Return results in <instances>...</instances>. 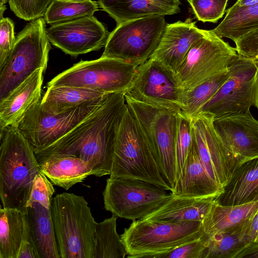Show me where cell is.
I'll use <instances>...</instances> for the list:
<instances>
[{"label":"cell","mask_w":258,"mask_h":258,"mask_svg":"<svg viewBox=\"0 0 258 258\" xmlns=\"http://www.w3.org/2000/svg\"><path fill=\"white\" fill-rule=\"evenodd\" d=\"M126 108L123 93L104 95L96 107L71 131L35 152L37 162L53 155L72 156L87 163L92 175H110L116 137Z\"/></svg>","instance_id":"1"},{"label":"cell","mask_w":258,"mask_h":258,"mask_svg":"<svg viewBox=\"0 0 258 258\" xmlns=\"http://www.w3.org/2000/svg\"><path fill=\"white\" fill-rule=\"evenodd\" d=\"M67 2H86L89 0H59Z\"/></svg>","instance_id":"46"},{"label":"cell","mask_w":258,"mask_h":258,"mask_svg":"<svg viewBox=\"0 0 258 258\" xmlns=\"http://www.w3.org/2000/svg\"><path fill=\"white\" fill-rule=\"evenodd\" d=\"M54 0H8L12 11L18 18L31 21L43 17Z\"/></svg>","instance_id":"36"},{"label":"cell","mask_w":258,"mask_h":258,"mask_svg":"<svg viewBox=\"0 0 258 258\" xmlns=\"http://www.w3.org/2000/svg\"><path fill=\"white\" fill-rule=\"evenodd\" d=\"M204 234L202 222L136 220L120 235L128 258H154Z\"/></svg>","instance_id":"6"},{"label":"cell","mask_w":258,"mask_h":258,"mask_svg":"<svg viewBox=\"0 0 258 258\" xmlns=\"http://www.w3.org/2000/svg\"><path fill=\"white\" fill-rule=\"evenodd\" d=\"M25 218L40 258H61L50 209L38 202L27 206Z\"/></svg>","instance_id":"25"},{"label":"cell","mask_w":258,"mask_h":258,"mask_svg":"<svg viewBox=\"0 0 258 258\" xmlns=\"http://www.w3.org/2000/svg\"><path fill=\"white\" fill-rule=\"evenodd\" d=\"M229 75L228 68L219 74L191 90L183 92V102L187 116L191 118L195 116L225 82Z\"/></svg>","instance_id":"33"},{"label":"cell","mask_w":258,"mask_h":258,"mask_svg":"<svg viewBox=\"0 0 258 258\" xmlns=\"http://www.w3.org/2000/svg\"><path fill=\"white\" fill-rule=\"evenodd\" d=\"M124 95L138 102L185 114L183 91L175 76L150 59L138 66Z\"/></svg>","instance_id":"14"},{"label":"cell","mask_w":258,"mask_h":258,"mask_svg":"<svg viewBox=\"0 0 258 258\" xmlns=\"http://www.w3.org/2000/svg\"><path fill=\"white\" fill-rule=\"evenodd\" d=\"M105 95L85 88L59 86L47 88L41 100V105L45 111L59 113L81 104L98 99Z\"/></svg>","instance_id":"28"},{"label":"cell","mask_w":258,"mask_h":258,"mask_svg":"<svg viewBox=\"0 0 258 258\" xmlns=\"http://www.w3.org/2000/svg\"><path fill=\"white\" fill-rule=\"evenodd\" d=\"M190 18L185 21L167 24L160 42L150 56V59L159 63L175 75L192 43L204 35Z\"/></svg>","instance_id":"18"},{"label":"cell","mask_w":258,"mask_h":258,"mask_svg":"<svg viewBox=\"0 0 258 258\" xmlns=\"http://www.w3.org/2000/svg\"><path fill=\"white\" fill-rule=\"evenodd\" d=\"M235 43L238 54L258 64V28L243 35Z\"/></svg>","instance_id":"39"},{"label":"cell","mask_w":258,"mask_h":258,"mask_svg":"<svg viewBox=\"0 0 258 258\" xmlns=\"http://www.w3.org/2000/svg\"><path fill=\"white\" fill-rule=\"evenodd\" d=\"M99 6L116 23L180 12L179 0H98Z\"/></svg>","instance_id":"21"},{"label":"cell","mask_w":258,"mask_h":258,"mask_svg":"<svg viewBox=\"0 0 258 258\" xmlns=\"http://www.w3.org/2000/svg\"><path fill=\"white\" fill-rule=\"evenodd\" d=\"M228 70V79L198 113L215 119L246 112L252 106L258 108V64L237 54Z\"/></svg>","instance_id":"7"},{"label":"cell","mask_w":258,"mask_h":258,"mask_svg":"<svg viewBox=\"0 0 258 258\" xmlns=\"http://www.w3.org/2000/svg\"><path fill=\"white\" fill-rule=\"evenodd\" d=\"M258 258V245H250L237 256L236 258Z\"/></svg>","instance_id":"43"},{"label":"cell","mask_w":258,"mask_h":258,"mask_svg":"<svg viewBox=\"0 0 258 258\" xmlns=\"http://www.w3.org/2000/svg\"><path fill=\"white\" fill-rule=\"evenodd\" d=\"M166 25L163 16L123 22L110 33L101 57L142 64L156 48Z\"/></svg>","instance_id":"10"},{"label":"cell","mask_w":258,"mask_h":258,"mask_svg":"<svg viewBox=\"0 0 258 258\" xmlns=\"http://www.w3.org/2000/svg\"><path fill=\"white\" fill-rule=\"evenodd\" d=\"M258 201V157L245 161L235 168L216 202L236 206Z\"/></svg>","instance_id":"22"},{"label":"cell","mask_w":258,"mask_h":258,"mask_svg":"<svg viewBox=\"0 0 258 258\" xmlns=\"http://www.w3.org/2000/svg\"><path fill=\"white\" fill-rule=\"evenodd\" d=\"M247 236L250 245H258V209L248 220Z\"/></svg>","instance_id":"42"},{"label":"cell","mask_w":258,"mask_h":258,"mask_svg":"<svg viewBox=\"0 0 258 258\" xmlns=\"http://www.w3.org/2000/svg\"><path fill=\"white\" fill-rule=\"evenodd\" d=\"M0 199L3 208L25 214L35 177L41 171L35 152L17 127L0 134Z\"/></svg>","instance_id":"2"},{"label":"cell","mask_w":258,"mask_h":258,"mask_svg":"<svg viewBox=\"0 0 258 258\" xmlns=\"http://www.w3.org/2000/svg\"><path fill=\"white\" fill-rule=\"evenodd\" d=\"M117 217L114 215L97 223L95 238L94 258H124L127 255L125 247L116 231Z\"/></svg>","instance_id":"31"},{"label":"cell","mask_w":258,"mask_h":258,"mask_svg":"<svg viewBox=\"0 0 258 258\" xmlns=\"http://www.w3.org/2000/svg\"><path fill=\"white\" fill-rule=\"evenodd\" d=\"M14 28V24L9 18L0 19V66L5 61L15 42Z\"/></svg>","instance_id":"40"},{"label":"cell","mask_w":258,"mask_h":258,"mask_svg":"<svg viewBox=\"0 0 258 258\" xmlns=\"http://www.w3.org/2000/svg\"><path fill=\"white\" fill-rule=\"evenodd\" d=\"M50 211L61 258H94L97 223L83 196L57 194Z\"/></svg>","instance_id":"4"},{"label":"cell","mask_w":258,"mask_h":258,"mask_svg":"<svg viewBox=\"0 0 258 258\" xmlns=\"http://www.w3.org/2000/svg\"><path fill=\"white\" fill-rule=\"evenodd\" d=\"M52 184L41 171L35 177L27 206L33 202H38L50 209L52 197L55 191Z\"/></svg>","instance_id":"38"},{"label":"cell","mask_w":258,"mask_h":258,"mask_svg":"<svg viewBox=\"0 0 258 258\" xmlns=\"http://www.w3.org/2000/svg\"><path fill=\"white\" fill-rule=\"evenodd\" d=\"M46 33L50 43L75 57L104 47L110 34L93 16L51 25Z\"/></svg>","instance_id":"16"},{"label":"cell","mask_w":258,"mask_h":258,"mask_svg":"<svg viewBox=\"0 0 258 258\" xmlns=\"http://www.w3.org/2000/svg\"><path fill=\"white\" fill-rule=\"evenodd\" d=\"M98 7V3L92 0L83 2L54 0L47 9L43 18L46 23L52 25L93 16Z\"/></svg>","instance_id":"32"},{"label":"cell","mask_w":258,"mask_h":258,"mask_svg":"<svg viewBox=\"0 0 258 258\" xmlns=\"http://www.w3.org/2000/svg\"><path fill=\"white\" fill-rule=\"evenodd\" d=\"M186 1L189 3L191 0H186Z\"/></svg>","instance_id":"47"},{"label":"cell","mask_w":258,"mask_h":258,"mask_svg":"<svg viewBox=\"0 0 258 258\" xmlns=\"http://www.w3.org/2000/svg\"><path fill=\"white\" fill-rule=\"evenodd\" d=\"M17 258H40L24 217V228Z\"/></svg>","instance_id":"41"},{"label":"cell","mask_w":258,"mask_h":258,"mask_svg":"<svg viewBox=\"0 0 258 258\" xmlns=\"http://www.w3.org/2000/svg\"><path fill=\"white\" fill-rule=\"evenodd\" d=\"M50 48L44 18L31 21L25 26L0 66V101L36 70H46Z\"/></svg>","instance_id":"5"},{"label":"cell","mask_w":258,"mask_h":258,"mask_svg":"<svg viewBox=\"0 0 258 258\" xmlns=\"http://www.w3.org/2000/svg\"><path fill=\"white\" fill-rule=\"evenodd\" d=\"M228 0H191L189 3L199 21L216 23L225 13Z\"/></svg>","instance_id":"35"},{"label":"cell","mask_w":258,"mask_h":258,"mask_svg":"<svg viewBox=\"0 0 258 258\" xmlns=\"http://www.w3.org/2000/svg\"><path fill=\"white\" fill-rule=\"evenodd\" d=\"M170 191L177 197L192 198H217L222 191L205 169L194 140L180 174Z\"/></svg>","instance_id":"19"},{"label":"cell","mask_w":258,"mask_h":258,"mask_svg":"<svg viewBox=\"0 0 258 258\" xmlns=\"http://www.w3.org/2000/svg\"><path fill=\"white\" fill-rule=\"evenodd\" d=\"M101 98L59 113H51L44 110L41 99L27 111L16 127L34 152H38L71 131L96 107Z\"/></svg>","instance_id":"13"},{"label":"cell","mask_w":258,"mask_h":258,"mask_svg":"<svg viewBox=\"0 0 258 258\" xmlns=\"http://www.w3.org/2000/svg\"><path fill=\"white\" fill-rule=\"evenodd\" d=\"M45 71L43 68L36 70L0 101L1 134L8 126H16L27 111L41 99L43 75Z\"/></svg>","instance_id":"20"},{"label":"cell","mask_w":258,"mask_h":258,"mask_svg":"<svg viewBox=\"0 0 258 258\" xmlns=\"http://www.w3.org/2000/svg\"><path fill=\"white\" fill-rule=\"evenodd\" d=\"M192 141L191 118L186 114L177 113L176 137V181L180 174Z\"/></svg>","instance_id":"34"},{"label":"cell","mask_w":258,"mask_h":258,"mask_svg":"<svg viewBox=\"0 0 258 258\" xmlns=\"http://www.w3.org/2000/svg\"><path fill=\"white\" fill-rule=\"evenodd\" d=\"M249 219L238 225L208 236L205 258H236L240 252L250 245L247 236Z\"/></svg>","instance_id":"27"},{"label":"cell","mask_w":258,"mask_h":258,"mask_svg":"<svg viewBox=\"0 0 258 258\" xmlns=\"http://www.w3.org/2000/svg\"><path fill=\"white\" fill-rule=\"evenodd\" d=\"M24 228V214L19 210L0 209V258H17Z\"/></svg>","instance_id":"30"},{"label":"cell","mask_w":258,"mask_h":258,"mask_svg":"<svg viewBox=\"0 0 258 258\" xmlns=\"http://www.w3.org/2000/svg\"><path fill=\"white\" fill-rule=\"evenodd\" d=\"M237 54L235 48L212 30L192 44L175 75L179 87L186 92L228 69Z\"/></svg>","instance_id":"11"},{"label":"cell","mask_w":258,"mask_h":258,"mask_svg":"<svg viewBox=\"0 0 258 258\" xmlns=\"http://www.w3.org/2000/svg\"><path fill=\"white\" fill-rule=\"evenodd\" d=\"M216 199L180 197L171 194L170 199L161 206L141 220L168 223L203 222Z\"/></svg>","instance_id":"23"},{"label":"cell","mask_w":258,"mask_h":258,"mask_svg":"<svg viewBox=\"0 0 258 258\" xmlns=\"http://www.w3.org/2000/svg\"><path fill=\"white\" fill-rule=\"evenodd\" d=\"M191 120L193 140L201 161L222 190L239 163L217 132L211 115L200 112Z\"/></svg>","instance_id":"15"},{"label":"cell","mask_w":258,"mask_h":258,"mask_svg":"<svg viewBox=\"0 0 258 258\" xmlns=\"http://www.w3.org/2000/svg\"><path fill=\"white\" fill-rule=\"evenodd\" d=\"M8 0H0V19L4 18L3 14L6 9V4Z\"/></svg>","instance_id":"45"},{"label":"cell","mask_w":258,"mask_h":258,"mask_svg":"<svg viewBox=\"0 0 258 258\" xmlns=\"http://www.w3.org/2000/svg\"><path fill=\"white\" fill-rule=\"evenodd\" d=\"M125 99L144 135L157 153L163 177L172 189L176 181V137L178 113L128 97H125Z\"/></svg>","instance_id":"9"},{"label":"cell","mask_w":258,"mask_h":258,"mask_svg":"<svg viewBox=\"0 0 258 258\" xmlns=\"http://www.w3.org/2000/svg\"><path fill=\"white\" fill-rule=\"evenodd\" d=\"M138 66L101 56L93 60H81L53 78L47 83V88L71 86L105 94H124L131 84Z\"/></svg>","instance_id":"8"},{"label":"cell","mask_w":258,"mask_h":258,"mask_svg":"<svg viewBox=\"0 0 258 258\" xmlns=\"http://www.w3.org/2000/svg\"><path fill=\"white\" fill-rule=\"evenodd\" d=\"M226 12L224 19L212 30L219 37L235 42L245 34L258 28V4L240 7L235 3Z\"/></svg>","instance_id":"29"},{"label":"cell","mask_w":258,"mask_h":258,"mask_svg":"<svg viewBox=\"0 0 258 258\" xmlns=\"http://www.w3.org/2000/svg\"><path fill=\"white\" fill-rule=\"evenodd\" d=\"M208 236L185 243L172 250L155 255L154 258H205Z\"/></svg>","instance_id":"37"},{"label":"cell","mask_w":258,"mask_h":258,"mask_svg":"<svg viewBox=\"0 0 258 258\" xmlns=\"http://www.w3.org/2000/svg\"><path fill=\"white\" fill-rule=\"evenodd\" d=\"M236 3L240 7H248L258 4V0H237Z\"/></svg>","instance_id":"44"},{"label":"cell","mask_w":258,"mask_h":258,"mask_svg":"<svg viewBox=\"0 0 258 258\" xmlns=\"http://www.w3.org/2000/svg\"><path fill=\"white\" fill-rule=\"evenodd\" d=\"M166 190L142 180L109 177L102 192L104 208L117 217L141 219L170 199Z\"/></svg>","instance_id":"12"},{"label":"cell","mask_w":258,"mask_h":258,"mask_svg":"<svg viewBox=\"0 0 258 258\" xmlns=\"http://www.w3.org/2000/svg\"><path fill=\"white\" fill-rule=\"evenodd\" d=\"M214 127L239 164L258 157V120L250 110L214 119Z\"/></svg>","instance_id":"17"},{"label":"cell","mask_w":258,"mask_h":258,"mask_svg":"<svg viewBox=\"0 0 258 258\" xmlns=\"http://www.w3.org/2000/svg\"><path fill=\"white\" fill-rule=\"evenodd\" d=\"M258 209V201L236 206L215 202L202 222L204 234L210 236L238 225L249 219Z\"/></svg>","instance_id":"26"},{"label":"cell","mask_w":258,"mask_h":258,"mask_svg":"<svg viewBox=\"0 0 258 258\" xmlns=\"http://www.w3.org/2000/svg\"><path fill=\"white\" fill-rule=\"evenodd\" d=\"M41 171L53 184L68 190L92 175L86 162L74 156L53 155L38 162Z\"/></svg>","instance_id":"24"},{"label":"cell","mask_w":258,"mask_h":258,"mask_svg":"<svg viewBox=\"0 0 258 258\" xmlns=\"http://www.w3.org/2000/svg\"><path fill=\"white\" fill-rule=\"evenodd\" d=\"M110 178L142 180L171 189L163 177L157 153L127 104L116 137Z\"/></svg>","instance_id":"3"}]
</instances>
